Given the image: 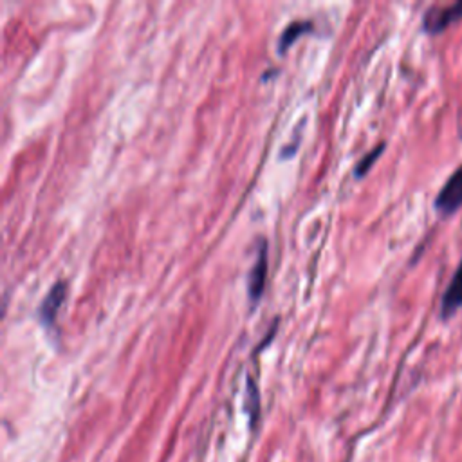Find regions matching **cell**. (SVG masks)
<instances>
[{
    "instance_id": "3957f363",
    "label": "cell",
    "mask_w": 462,
    "mask_h": 462,
    "mask_svg": "<svg viewBox=\"0 0 462 462\" xmlns=\"http://www.w3.org/2000/svg\"><path fill=\"white\" fill-rule=\"evenodd\" d=\"M266 279H268V246H266V242H262V246L259 248V255H257V262H255L248 279V289L251 300H257L259 296H262Z\"/></svg>"
},
{
    "instance_id": "277c9868",
    "label": "cell",
    "mask_w": 462,
    "mask_h": 462,
    "mask_svg": "<svg viewBox=\"0 0 462 462\" xmlns=\"http://www.w3.org/2000/svg\"><path fill=\"white\" fill-rule=\"evenodd\" d=\"M461 307H462V262L459 264L457 271L453 274L452 282H450L446 293L442 296L441 316L444 320H448L450 316H453V314L457 313Z\"/></svg>"
},
{
    "instance_id": "52a82bcc",
    "label": "cell",
    "mask_w": 462,
    "mask_h": 462,
    "mask_svg": "<svg viewBox=\"0 0 462 462\" xmlns=\"http://www.w3.org/2000/svg\"><path fill=\"white\" fill-rule=\"evenodd\" d=\"M383 150H385V144H383V143L378 144V146H376L374 150H370V152H368V154L365 155V157H363V159L359 161L358 164H356V170H354V174L358 175V177H361V175L367 174L368 168H370V166L374 164V161L378 159L379 155H381Z\"/></svg>"
},
{
    "instance_id": "5b68a950",
    "label": "cell",
    "mask_w": 462,
    "mask_h": 462,
    "mask_svg": "<svg viewBox=\"0 0 462 462\" xmlns=\"http://www.w3.org/2000/svg\"><path fill=\"white\" fill-rule=\"evenodd\" d=\"M65 294H67V285L65 282H56L53 287L49 289V293L45 294V298L42 300V305L38 309V314H40V320L47 325L55 322L56 314L60 311L62 303L65 300Z\"/></svg>"
},
{
    "instance_id": "6da1fadb",
    "label": "cell",
    "mask_w": 462,
    "mask_h": 462,
    "mask_svg": "<svg viewBox=\"0 0 462 462\" xmlns=\"http://www.w3.org/2000/svg\"><path fill=\"white\" fill-rule=\"evenodd\" d=\"M462 206V164L459 166L446 184L442 186L439 192L437 199H435V208L441 211L442 215H452L455 214Z\"/></svg>"
},
{
    "instance_id": "8992f818",
    "label": "cell",
    "mask_w": 462,
    "mask_h": 462,
    "mask_svg": "<svg viewBox=\"0 0 462 462\" xmlns=\"http://www.w3.org/2000/svg\"><path fill=\"white\" fill-rule=\"evenodd\" d=\"M311 29V22H293V24H289L285 29H283L282 36H280V53H283V51L287 49L289 45L293 44L296 38H298L302 33H305V31Z\"/></svg>"
},
{
    "instance_id": "7a4b0ae2",
    "label": "cell",
    "mask_w": 462,
    "mask_h": 462,
    "mask_svg": "<svg viewBox=\"0 0 462 462\" xmlns=\"http://www.w3.org/2000/svg\"><path fill=\"white\" fill-rule=\"evenodd\" d=\"M459 21H462V2L446 5V8H432L430 11H426L422 25H424V31L435 35Z\"/></svg>"
}]
</instances>
